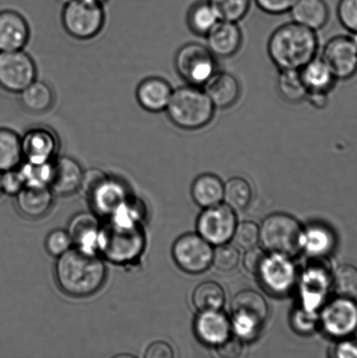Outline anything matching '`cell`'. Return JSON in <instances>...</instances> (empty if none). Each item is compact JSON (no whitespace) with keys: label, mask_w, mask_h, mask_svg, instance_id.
Wrapping results in <instances>:
<instances>
[{"label":"cell","mask_w":357,"mask_h":358,"mask_svg":"<svg viewBox=\"0 0 357 358\" xmlns=\"http://www.w3.org/2000/svg\"><path fill=\"white\" fill-rule=\"evenodd\" d=\"M54 275L62 292L71 297L86 298L103 287L107 268L97 252L73 247L57 258Z\"/></svg>","instance_id":"cell-1"},{"label":"cell","mask_w":357,"mask_h":358,"mask_svg":"<svg viewBox=\"0 0 357 358\" xmlns=\"http://www.w3.org/2000/svg\"><path fill=\"white\" fill-rule=\"evenodd\" d=\"M319 40L316 31L296 22L279 27L268 42V54L279 70H300L316 57Z\"/></svg>","instance_id":"cell-2"},{"label":"cell","mask_w":357,"mask_h":358,"mask_svg":"<svg viewBox=\"0 0 357 358\" xmlns=\"http://www.w3.org/2000/svg\"><path fill=\"white\" fill-rule=\"evenodd\" d=\"M146 248V235L142 223L108 217L101 226L98 238V252L108 262L117 265L133 264Z\"/></svg>","instance_id":"cell-3"},{"label":"cell","mask_w":357,"mask_h":358,"mask_svg":"<svg viewBox=\"0 0 357 358\" xmlns=\"http://www.w3.org/2000/svg\"><path fill=\"white\" fill-rule=\"evenodd\" d=\"M216 108L203 87L182 86L173 90L166 111L168 117L184 131H198L211 124Z\"/></svg>","instance_id":"cell-4"},{"label":"cell","mask_w":357,"mask_h":358,"mask_svg":"<svg viewBox=\"0 0 357 358\" xmlns=\"http://www.w3.org/2000/svg\"><path fill=\"white\" fill-rule=\"evenodd\" d=\"M302 238L298 221L285 213H275L265 217L260 228V241L264 248L286 257L298 251Z\"/></svg>","instance_id":"cell-5"},{"label":"cell","mask_w":357,"mask_h":358,"mask_svg":"<svg viewBox=\"0 0 357 358\" xmlns=\"http://www.w3.org/2000/svg\"><path fill=\"white\" fill-rule=\"evenodd\" d=\"M174 64L181 78L196 87H204L218 71L215 56L207 47L197 42H190L178 49Z\"/></svg>","instance_id":"cell-6"},{"label":"cell","mask_w":357,"mask_h":358,"mask_svg":"<svg viewBox=\"0 0 357 358\" xmlns=\"http://www.w3.org/2000/svg\"><path fill=\"white\" fill-rule=\"evenodd\" d=\"M61 22L70 36L79 41H89L103 31L106 13L103 6L85 0H73L64 6Z\"/></svg>","instance_id":"cell-7"},{"label":"cell","mask_w":357,"mask_h":358,"mask_svg":"<svg viewBox=\"0 0 357 358\" xmlns=\"http://www.w3.org/2000/svg\"><path fill=\"white\" fill-rule=\"evenodd\" d=\"M37 66L24 50L0 52V87L20 94L37 79Z\"/></svg>","instance_id":"cell-8"},{"label":"cell","mask_w":357,"mask_h":358,"mask_svg":"<svg viewBox=\"0 0 357 358\" xmlns=\"http://www.w3.org/2000/svg\"><path fill=\"white\" fill-rule=\"evenodd\" d=\"M232 313L237 332L244 336L254 335L268 319L267 301L256 291H241L233 298Z\"/></svg>","instance_id":"cell-9"},{"label":"cell","mask_w":357,"mask_h":358,"mask_svg":"<svg viewBox=\"0 0 357 358\" xmlns=\"http://www.w3.org/2000/svg\"><path fill=\"white\" fill-rule=\"evenodd\" d=\"M173 257L178 268L196 275L205 272L211 266L213 250L209 242L201 235L187 234L174 242Z\"/></svg>","instance_id":"cell-10"},{"label":"cell","mask_w":357,"mask_h":358,"mask_svg":"<svg viewBox=\"0 0 357 358\" xmlns=\"http://www.w3.org/2000/svg\"><path fill=\"white\" fill-rule=\"evenodd\" d=\"M321 59L337 80H349L357 73V43L353 37L339 35L323 47Z\"/></svg>","instance_id":"cell-11"},{"label":"cell","mask_w":357,"mask_h":358,"mask_svg":"<svg viewBox=\"0 0 357 358\" xmlns=\"http://www.w3.org/2000/svg\"><path fill=\"white\" fill-rule=\"evenodd\" d=\"M199 235L213 245H223L233 237L237 227L235 214L227 205L208 207L198 220Z\"/></svg>","instance_id":"cell-12"},{"label":"cell","mask_w":357,"mask_h":358,"mask_svg":"<svg viewBox=\"0 0 357 358\" xmlns=\"http://www.w3.org/2000/svg\"><path fill=\"white\" fill-rule=\"evenodd\" d=\"M21 138L23 159L33 164L51 163L56 159L59 150V136L47 126H34Z\"/></svg>","instance_id":"cell-13"},{"label":"cell","mask_w":357,"mask_h":358,"mask_svg":"<svg viewBox=\"0 0 357 358\" xmlns=\"http://www.w3.org/2000/svg\"><path fill=\"white\" fill-rule=\"evenodd\" d=\"M321 324L331 336L342 338L352 334L357 329V305L341 296L330 301L321 314Z\"/></svg>","instance_id":"cell-14"},{"label":"cell","mask_w":357,"mask_h":358,"mask_svg":"<svg viewBox=\"0 0 357 358\" xmlns=\"http://www.w3.org/2000/svg\"><path fill=\"white\" fill-rule=\"evenodd\" d=\"M129 195L124 184L107 175L87 195L94 212L110 217Z\"/></svg>","instance_id":"cell-15"},{"label":"cell","mask_w":357,"mask_h":358,"mask_svg":"<svg viewBox=\"0 0 357 358\" xmlns=\"http://www.w3.org/2000/svg\"><path fill=\"white\" fill-rule=\"evenodd\" d=\"M30 38V27L23 15L13 10L0 12V52L24 50Z\"/></svg>","instance_id":"cell-16"},{"label":"cell","mask_w":357,"mask_h":358,"mask_svg":"<svg viewBox=\"0 0 357 358\" xmlns=\"http://www.w3.org/2000/svg\"><path fill=\"white\" fill-rule=\"evenodd\" d=\"M84 170L78 161L70 157H57L52 163L49 188L54 194L72 195L82 186Z\"/></svg>","instance_id":"cell-17"},{"label":"cell","mask_w":357,"mask_h":358,"mask_svg":"<svg viewBox=\"0 0 357 358\" xmlns=\"http://www.w3.org/2000/svg\"><path fill=\"white\" fill-rule=\"evenodd\" d=\"M207 48L215 57L231 58L240 50L243 34L238 23L219 20L206 35Z\"/></svg>","instance_id":"cell-18"},{"label":"cell","mask_w":357,"mask_h":358,"mask_svg":"<svg viewBox=\"0 0 357 358\" xmlns=\"http://www.w3.org/2000/svg\"><path fill=\"white\" fill-rule=\"evenodd\" d=\"M173 92V89L166 80L160 77H149L140 83L136 96L143 110L159 113L166 111Z\"/></svg>","instance_id":"cell-19"},{"label":"cell","mask_w":357,"mask_h":358,"mask_svg":"<svg viewBox=\"0 0 357 358\" xmlns=\"http://www.w3.org/2000/svg\"><path fill=\"white\" fill-rule=\"evenodd\" d=\"M203 89L219 110L233 107L239 101L241 93L239 80L228 72L217 71Z\"/></svg>","instance_id":"cell-20"},{"label":"cell","mask_w":357,"mask_h":358,"mask_svg":"<svg viewBox=\"0 0 357 358\" xmlns=\"http://www.w3.org/2000/svg\"><path fill=\"white\" fill-rule=\"evenodd\" d=\"M15 196L20 213L30 220L47 215L54 203V192L49 187L24 186Z\"/></svg>","instance_id":"cell-21"},{"label":"cell","mask_w":357,"mask_h":358,"mask_svg":"<svg viewBox=\"0 0 357 358\" xmlns=\"http://www.w3.org/2000/svg\"><path fill=\"white\" fill-rule=\"evenodd\" d=\"M195 332L201 341L219 345L230 338L231 324L226 315L219 311H205L196 318Z\"/></svg>","instance_id":"cell-22"},{"label":"cell","mask_w":357,"mask_h":358,"mask_svg":"<svg viewBox=\"0 0 357 358\" xmlns=\"http://www.w3.org/2000/svg\"><path fill=\"white\" fill-rule=\"evenodd\" d=\"M101 227V224L96 214L80 213L72 217L68 231L75 247L98 252Z\"/></svg>","instance_id":"cell-23"},{"label":"cell","mask_w":357,"mask_h":358,"mask_svg":"<svg viewBox=\"0 0 357 358\" xmlns=\"http://www.w3.org/2000/svg\"><path fill=\"white\" fill-rule=\"evenodd\" d=\"M265 287L275 293H284L292 286L295 280V268L285 256L275 255L265 259L260 273Z\"/></svg>","instance_id":"cell-24"},{"label":"cell","mask_w":357,"mask_h":358,"mask_svg":"<svg viewBox=\"0 0 357 358\" xmlns=\"http://www.w3.org/2000/svg\"><path fill=\"white\" fill-rule=\"evenodd\" d=\"M290 13L293 22L316 31L326 26L330 19V8L325 0H297Z\"/></svg>","instance_id":"cell-25"},{"label":"cell","mask_w":357,"mask_h":358,"mask_svg":"<svg viewBox=\"0 0 357 358\" xmlns=\"http://www.w3.org/2000/svg\"><path fill=\"white\" fill-rule=\"evenodd\" d=\"M19 94L21 106L31 114H44L54 104V93L52 87L37 79Z\"/></svg>","instance_id":"cell-26"},{"label":"cell","mask_w":357,"mask_h":358,"mask_svg":"<svg viewBox=\"0 0 357 358\" xmlns=\"http://www.w3.org/2000/svg\"><path fill=\"white\" fill-rule=\"evenodd\" d=\"M304 84L309 92H330L335 80L326 63L321 58H314L300 70Z\"/></svg>","instance_id":"cell-27"},{"label":"cell","mask_w":357,"mask_h":358,"mask_svg":"<svg viewBox=\"0 0 357 358\" xmlns=\"http://www.w3.org/2000/svg\"><path fill=\"white\" fill-rule=\"evenodd\" d=\"M191 195L197 205L204 208L218 205L224 198L221 179L211 173L201 175L192 184Z\"/></svg>","instance_id":"cell-28"},{"label":"cell","mask_w":357,"mask_h":358,"mask_svg":"<svg viewBox=\"0 0 357 358\" xmlns=\"http://www.w3.org/2000/svg\"><path fill=\"white\" fill-rule=\"evenodd\" d=\"M23 161L20 136L13 129L0 128V171L17 169Z\"/></svg>","instance_id":"cell-29"},{"label":"cell","mask_w":357,"mask_h":358,"mask_svg":"<svg viewBox=\"0 0 357 358\" xmlns=\"http://www.w3.org/2000/svg\"><path fill=\"white\" fill-rule=\"evenodd\" d=\"M219 21V17L208 0L194 3L188 10V27L198 36L205 37Z\"/></svg>","instance_id":"cell-30"},{"label":"cell","mask_w":357,"mask_h":358,"mask_svg":"<svg viewBox=\"0 0 357 358\" xmlns=\"http://www.w3.org/2000/svg\"><path fill=\"white\" fill-rule=\"evenodd\" d=\"M192 301L199 311H219L225 304V291L219 284L207 280L196 287Z\"/></svg>","instance_id":"cell-31"},{"label":"cell","mask_w":357,"mask_h":358,"mask_svg":"<svg viewBox=\"0 0 357 358\" xmlns=\"http://www.w3.org/2000/svg\"><path fill=\"white\" fill-rule=\"evenodd\" d=\"M277 87L283 99L292 103L306 100L307 90L300 70H279Z\"/></svg>","instance_id":"cell-32"},{"label":"cell","mask_w":357,"mask_h":358,"mask_svg":"<svg viewBox=\"0 0 357 358\" xmlns=\"http://www.w3.org/2000/svg\"><path fill=\"white\" fill-rule=\"evenodd\" d=\"M253 191L246 179L234 177L229 179L224 185V199L226 205L233 210L246 209L252 200Z\"/></svg>","instance_id":"cell-33"},{"label":"cell","mask_w":357,"mask_h":358,"mask_svg":"<svg viewBox=\"0 0 357 358\" xmlns=\"http://www.w3.org/2000/svg\"><path fill=\"white\" fill-rule=\"evenodd\" d=\"M219 20L238 23L249 13L252 0H208Z\"/></svg>","instance_id":"cell-34"},{"label":"cell","mask_w":357,"mask_h":358,"mask_svg":"<svg viewBox=\"0 0 357 358\" xmlns=\"http://www.w3.org/2000/svg\"><path fill=\"white\" fill-rule=\"evenodd\" d=\"M52 163L33 164L24 162L20 164L19 170L24 178V186L34 187H49L50 185Z\"/></svg>","instance_id":"cell-35"},{"label":"cell","mask_w":357,"mask_h":358,"mask_svg":"<svg viewBox=\"0 0 357 358\" xmlns=\"http://www.w3.org/2000/svg\"><path fill=\"white\" fill-rule=\"evenodd\" d=\"M334 289L339 296L355 299L357 297V268L345 264L339 266L333 278Z\"/></svg>","instance_id":"cell-36"},{"label":"cell","mask_w":357,"mask_h":358,"mask_svg":"<svg viewBox=\"0 0 357 358\" xmlns=\"http://www.w3.org/2000/svg\"><path fill=\"white\" fill-rule=\"evenodd\" d=\"M304 244L307 252L313 255H324L330 251L334 244L330 231L326 228L314 227H311L305 234H303Z\"/></svg>","instance_id":"cell-37"},{"label":"cell","mask_w":357,"mask_h":358,"mask_svg":"<svg viewBox=\"0 0 357 358\" xmlns=\"http://www.w3.org/2000/svg\"><path fill=\"white\" fill-rule=\"evenodd\" d=\"M240 252L233 245L223 244L213 252L212 263L222 272L233 271L240 263Z\"/></svg>","instance_id":"cell-38"},{"label":"cell","mask_w":357,"mask_h":358,"mask_svg":"<svg viewBox=\"0 0 357 358\" xmlns=\"http://www.w3.org/2000/svg\"><path fill=\"white\" fill-rule=\"evenodd\" d=\"M45 247L49 255L58 258L72 248L73 244L68 231L55 229L48 234L45 241Z\"/></svg>","instance_id":"cell-39"},{"label":"cell","mask_w":357,"mask_h":358,"mask_svg":"<svg viewBox=\"0 0 357 358\" xmlns=\"http://www.w3.org/2000/svg\"><path fill=\"white\" fill-rule=\"evenodd\" d=\"M233 238L238 247L247 250L256 247L260 241V229L256 224L247 221L236 227Z\"/></svg>","instance_id":"cell-40"},{"label":"cell","mask_w":357,"mask_h":358,"mask_svg":"<svg viewBox=\"0 0 357 358\" xmlns=\"http://www.w3.org/2000/svg\"><path fill=\"white\" fill-rule=\"evenodd\" d=\"M337 13L342 26L357 34V0H339Z\"/></svg>","instance_id":"cell-41"},{"label":"cell","mask_w":357,"mask_h":358,"mask_svg":"<svg viewBox=\"0 0 357 358\" xmlns=\"http://www.w3.org/2000/svg\"><path fill=\"white\" fill-rule=\"evenodd\" d=\"M24 187V181L19 168L2 173V192L10 196H16Z\"/></svg>","instance_id":"cell-42"},{"label":"cell","mask_w":357,"mask_h":358,"mask_svg":"<svg viewBox=\"0 0 357 358\" xmlns=\"http://www.w3.org/2000/svg\"><path fill=\"white\" fill-rule=\"evenodd\" d=\"M297 0H254L262 12L271 15H281L290 12Z\"/></svg>","instance_id":"cell-43"},{"label":"cell","mask_w":357,"mask_h":358,"mask_svg":"<svg viewBox=\"0 0 357 358\" xmlns=\"http://www.w3.org/2000/svg\"><path fill=\"white\" fill-rule=\"evenodd\" d=\"M265 259H267V255H265L263 249L256 247L247 249L244 257L245 268L251 273L258 275L264 264Z\"/></svg>","instance_id":"cell-44"},{"label":"cell","mask_w":357,"mask_h":358,"mask_svg":"<svg viewBox=\"0 0 357 358\" xmlns=\"http://www.w3.org/2000/svg\"><path fill=\"white\" fill-rule=\"evenodd\" d=\"M218 346V352L222 357L237 358L243 352L242 343L237 338H227L225 342L220 343Z\"/></svg>","instance_id":"cell-45"},{"label":"cell","mask_w":357,"mask_h":358,"mask_svg":"<svg viewBox=\"0 0 357 358\" xmlns=\"http://www.w3.org/2000/svg\"><path fill=\"white\" fill-rule=\"evenodd\" d=\"M146 358H173V348L166 342L157 341L152 343L145 350Z\"/></svg>","instance_id":"cell-46"},{"label":"cell","mask_w":357,"mask_h":358,"mask_svg":"<svg viewBox=\"0 0 357 358\" xmlns=\"http://www.w3.org/2000/svg\"><path fill=\"white\" fill-rule=\"evenodd\" d=\"M335 356L338 357H357V342L344 341L339 343L335 349Z\"/></svg>","instance_id":"cell-47"},{"label":"cell","mask_w":357,"mask_h":358,"mask_svg":"<svg viewBox=\"0 0 357 358\" xmlns=\"http://www.w3.org/2000/svg\"><path fill=\"white\" fill-rule=\"evenodd\" d=\"M306 100L317 110H323L328 104V93L309 92Z\"/></svg>","instance_id":"cell-48"},{"label":"cell","mask_w":357,"mask_h":358,"mask_svg":"<svg viewBox=\"0 0 357 358\" xmlns=\"http://www.w3.org/2000/svg\"><path fill=\"white\" fill-rule=\"evenodd\" d=\"M87 2L94 3V5L104 6V3L107 2V0H85Z\"/></svg>","instance_id":"cell-49"},{"label":"cell","mask_w":357,"mask_h":358,"mask_svg":"<svg viewBox=\"0 0 357 358\" xmlns=\"http://www.w3.org/2000/svg\"><path fill=\"white\" fill-rule=\"evenodd\" d=\"M59 3H63V5H66V3H68L70 2L73 1V0H58Z\"/></svg>","instance_id":"cell-50"},{"label":"cell","mask_w":357,"mask_h":358,"mask_svg":"<svg viewBox=\"0 0 357 358\" xmlns=\"http://www.w3.org/2000/svg\"><path fill=\"white\" fill-rule=\"evenodd\" d=\"M1 176H2V173L1 171H0V193L2 192V188H1Z\"/></svg>","instance_id":"cell-51"}]
</instances>
